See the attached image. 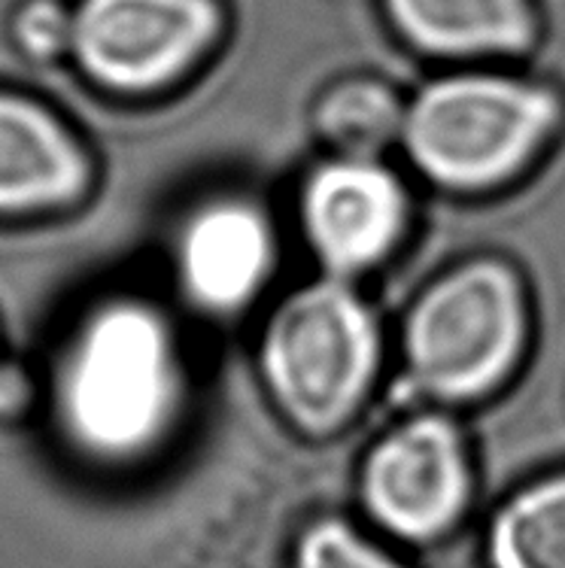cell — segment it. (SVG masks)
<instances>
[{
    "label": "cell",
    "instance_id": "1",
    "mask_svg": "<svg viewBox=\"0 0 565 568\" xmlns=\"http://www.w3.org/2000/svg\"><path fill=\"white\" fill-rule=\"evenodd\" d=\"M171 389L162 323L140 304H113L82 328L64 372V410L82 442L128 453L159 432Z\"/></svg>",
    "mask_w": 565,
    "mask_h": 568
},
{
    "label": "cell",
    "instance_id": "2",
    "mask_svg": "<svg viewBox=\"0 0 565 568\" xmlns=\"http://www.w3.org/2000/svg\"><path fill=\"white\" fill-rule=\"evenodd\" d=\"M554 119V98L529 85L447 80L416 101L407 146L435 180L484 186L511 174Z\"/></svg>",
    "mask_w": 565,
    "mask_h": 568
},
{
    "label": "cell",
    "instance_id": "3",
    "mask_svg": "<svg viewBox=\"0 0 565 568\" xmlns=\"http://www.w3.org/2000/svg\"><path fill=\"white\" fill-rule=\"evenodd\" d=\"M268 374L289 414L307 429H329L350 414L374 365L365 307L337 286L301 292L268 335Z\"/></svg>",
    "mask_w": 565,
    "mask_h": 568
},
{
    "label": "cell",
    "instance_id": "4",
    "mask_svg": "<svg viewBox=\"0 0 565 568\" xmlns=\"http://www.w3.org/2000/svg\"><path fill=\"white\" fill-rule=\"evenodd\" d=\"M517 344V290L496 265H474L444 280L423 298L407 328L416 381L451 398L493 386L508 372Z\"/></svg>",
    "mask_w": 565,
    "mask_h": 568
},
{
    "label": "cell",
    "instance_id": "5",
    "mask_svg": "<svg viewBox=\"0 0 565 568\" xmlns=\"http://www.w3.org/2000/svg\"><path fill=\"white\" fill-rule=\"evenodd\" d=\"M213 31L210 0H89L77 19V49L98 80L147 89L183 68Z\"/></svg>",
    "mask_w": 565,
    "mask_h": 568
},
{
    "label": "cell",
    "instance_id": "6",
    "mask_svg": "<svg viewBox=\"0 0 565 568\" xmlns=\"http://www.w3.org/2000/svg\"><path fill=\"white\" fill-rule=\"evenodd\" d=\"M468 471L460 438L444 419H416L383 442L365 468L374 517L411 538L441 532L460 514Z\"/></svg>",
    "mask_w": 565,
    "mask_h": 568
},
{
    "label": "cell",
    "instance_id": "7",
    "mask_svg": "<svg viewBox=\"0 0 565 568\" xmlns=\"http://www.w3.org/2000/svg\"><path fill=\"white\" fill-rule=\"evenodd\" d=\"M304 216L320 253L341 271H353L393 244L402 222V195L393 176L374 164H335L307 189Z\"/></svg>",
    "mask_w": 565,
    "mask_h": 568
},
{
    "label": "cell",
    "instance_id": "8",
    "mask_svg": "<svg viewBox=\"0 0 565 568\" xmlns=\"http://www.w3.org/2000/svg\"><path fill=\"white\" fill-rule=\"evenodd\" d=\"M268 255V232L253 210L210 207L183 237L185 286L210 307H234L265 277Z\"/></svg>",
    "mask_w": 565,
    "mask_h": 568
},
{
    "label": "cell",
    "instance_id": "9",
    "mask_svg": "<svg viewBox=\"0 0 565 568\" xmlns=\"http://www.w3.org/2000/svg\"><path fill=\"white\" fill-rule=\"evenodd\" d=\"M80 152L34 106L0 98V210L43 207L82 183Z\"/></svg>",
    "mask_w": 565,
    "mask_h": 568
},
{
    "label": "cell",
    "instance_id": "10",
    "mask_svg": "<svg viewBox=\"0 0 565 568\" xmlns=\"http://www.w3.org/2000/svg\"><path fill=\"white\" fill-rule=\"evenodd\" d=\"M416 43L441 52L514 49L529 40L523 0H390Z\"/></svg>",
    "mask_w": 565,
    "mask_h": 568
},
{
    "label": "cell",
    "instance_id": "11",
    "mask_svg": "<svg viewBox=\"0 0 565 568\" xmlns=\"http://www.w3.org/2000/svg\"><path fill=\"white\" fill-rule=\"evenodd\" d=\"M496 568H565V477L526 489L493 526Z\"/></svg>",
    "mask_w": 565,
    "mask_h": 568
},
{
    "label": "cell",
    "instance_id": "12",
    "mask_svg": "<svg viewBox=\"0 0 565 568\" xmlns=\"http://www.w3.org/2000/svg\"><path fill=\"white\" fill-rule=\"evenodd\" d=\"M299 568H395L381 550H374L344 526H320L301 547Z\"/></svg>",
    "mask_w": 565,
    "mask_h": 568
}]
</instances>
